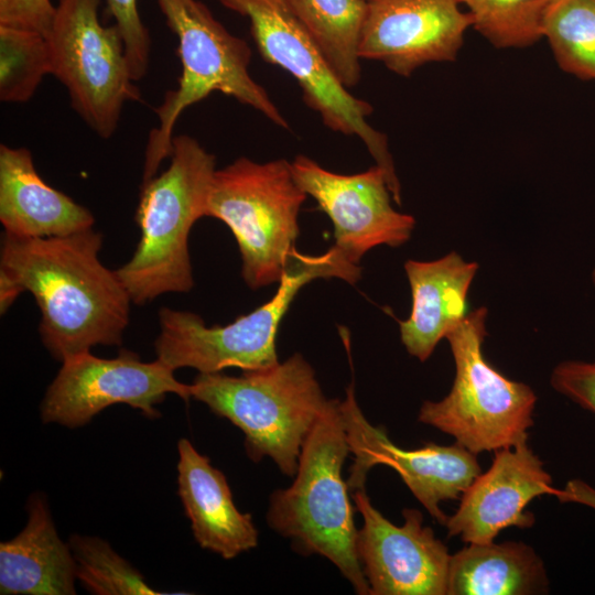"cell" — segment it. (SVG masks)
Returning <instances> with one entry per match:
<instances>
[{"label":"cell","instance_id":"484cf974","mask_svg":"<svg viewBox=\"0 0 595 595\" xmlns=\"http://www.w3.org/2000/svg\"><path fill=\"white\" fill-rule=\"evenodd\" d=\"M82 585L96 595H165L148 585L143 576L104 540L74 534L68 542Z\"/></svg>","mask_w":595,"mask_h":595},{"label":"cell","instance_id":"2e32d148","mask_svg":"<svg viewBox=\"0 0 595 595\" xmlns=\"http://www.w3.org/2000/svg\"><path fill=\"white\" fill-rule=\"evenodd\" d=\"M558 490L528 441L497 450L489 468L464 490L456 511L447 517V537L488 543L509 527L531 528L536 518L528 505Z\"/></svg>","mask_w":595,"mask_h":595},{"label":"cell","instance_id":"6da1fadb","mask_svg":"<svg viewBox=\"0 0 595 595\" xmlns=\"http://www.w3.org/2000/svg\"><path fill=\"white\" fill-rule=\"evenodd\" d=\"M102 238L94 228L44 238L2 235L0 275L34 296L42 343L61 363L97 345H121L129 324L132 301L99 259Z\"/></svg>","mask_w":595,"mask_h":595},{"label":"cell","instance_id":"d6986e66","mask_svg":"<svg viewBox=\"0 0 595 595\" xmlns=\"http://www.w3.org/2000/svg\"><path fill=\"white\" fill-rule=\"evenodd\" d=\"M0 221L20 237H57L94 228L89 209L50 186L26 148L0 145Z\"/></svg>","mask_w":595,"mask_h":595},{"label":"cell","instance_id":"8fae6325","mask_svg":"<svg viewBox=\"0 0 595 595\" xmlns=\"http://www.w3.org/2000/svg\"><path fill=\"white\" fill-rule=\"evenodd\" d=\"M171 367L160 359L142 361L138 354L122 349L115 358L84 351L67 357L41 402L43 423L83 426L104 409L128 404L145 416L158 418L169 393L187 401L190 385L178 381Z\"/></svg>","mask_w":595,"mask_h":595},{"label":"cell","instance_id":"f1b7e54d","mask_svg":"<svg viewBox=\"0 0 595 595\" xmlns=\"http://www.w3.org/2000/svg\"><path fill=\"white\" fill-rule=\"evenodd\" d=\"M55 8L51 0H0V25L35 31L47 37Z\"/></svg>","mask_w":595,"mask_h":595},{"label":"cell","instance_id":"603a6c76","mask_svg":"<svg viewBox=\"0 0 595 595\" xmlns=\"http://www.w3.org/2000/svg\"><path fill=\"white\" fill-rule=\"evenodd\" d=\"M543 37L559 67L583 80H595V0H556Z\"/></svg>","mask_w":595,"mask_h":595},{"label":"cell","instance_id":"9a60e30c","mask_svg":"<svg viewBox=\"0 0 595 595\" xmlns=\"http://www.w3.org/2000/svg\"><path fill=\"white\" fill-rule=\"evenodd\" d=\"M470 26L459 0H367L359 56L408 77L428 63L455 61Z\"/></svg>","mask_w":595,"mask_h":595},{"label":"cell","instance_id":"9c48e42d","mask_svg":"<svg viewBox=\"0 0 595 595\" xmlns=\"http://www.w3.org/2000/svg\"><path fill=\"white\" fill-rule=\"evenodd\" d=\"M218 1L249 19L251 34L262 57L296 79L304 102L320 115L327 128L356 136L364 142L376 164L383 170L393 201L401 205V185L388 139L367 121L372 106L351 95L342 84L289 1Z\"/></svg>","mask_w":595,"mask_h":595},{"label":"cell","instance_id":"5b68a950","mask_svg":"<svg viewBox=\"0 0 595 595\" xmlns=\"http://www.w3.org/2000/svg\"><path fill=\"white\" fill-rule=\"evenodd\" d=\"M190 389L192 398L242 431L251 461L268 456L289 477L295 476L302 445L331 400L299 353L239 377L199 372Z\"/></svg>","mask_w":595,"mask_h":595},{"label":"cell","instance_id":"e0dca14e","mask_svg":"<svg viewBox=\"0 0 595 595\" xmlns=\"http://www.w3.org/2000/svg\"><path fill=\"white\" fill-rule=\"evenodd\" d=\"M178 496L201 548L234 559L258 545L251 513L236 507L226 476L187 439L177 443Z\"/></svg>","mask_w":595,"mask_h":595},{"label":"cell","instance_id":"f546056e","mask_svg":"<svg viewBox=\"0 0 595 595\" xmlns=\"http://www.w3.org/2000/svg\"><path fill=\"white\" fill-rule=\"evenodd\" d=\"M556 497L561 502H574L595 510V488L582 479H571L563 489H559Z\"/></svg>","mask_w":595,"mask_h":595},{"label":"cell","instance_id":"4fadbf2b","mask_svg":"<svg viewBox=\"0 0 595 595\" xmlns=\"http://www.w3.org/2000/svg\"><path fill=\"white\" fill-rule=\"evenodd\" d=\"M291 166L299 186L333 223L334 247L348 262L359 266L371 248H396L410 239L415 219L392 207L386 174L377 164L361 173L339 174L298 155Z\"/></svg>","mask_w":595,"mask_h":595},{"label":"cell","instance_id":"3957f363","mask_svg":"<svg viewBox=\"0 0 595 595\" xmlns=\"http://www.w3.org/2000/svg\"><path fill=\"white\" fill-rule=\"evenodd\" d=\"M215 160L196 139L175 136L167 169L142 182L136 212L141 237L132 257L116 270L132 303L192 290L188 237L206 216Z\"/></svg>","mask_w":595,"mask_h":595},{"label":"cell","instance_id":"7402d4cb","mask_svg":"<svg viewBox=\"0 0 595 595\" xmlns=\"http://www.w3.org/2000/svg\"><path fill=\"white\" fill-rule=\"evenodd\" d=\"M335 75L347 87L361 76L359 44L367 0H288Z\"/></svg>","mask_w":595,"mask_h":595},{"label":"cell","instance_id":"30bf717a","mask_svg":"<svg viewBox=\"0 0 595 595\" xmlns=\"http://www.w3.org/2000/svg\"><path fill=\"white\" fill-rule=\"evenodd\" d=\"M99 0H58L47 35L52 74L71 104L100 138L116 131L123 105L138 100L125 44L116 24L104 26Z\"/></svg>","mask_w":595,"mask_h":595},{"label":"cell","instance_id":"d4e9b609","mask_svg":"<svg viewBox=\"0 0 595 595\" xmlns=\"http://www.w3.org/2000/svg\"><path fill=\"white\" fill-rule=\"evenodd\" d=\"M52 74L47 37L43 34L0 25V100L26 102L46 75Z\"/></svg>","mask_w":595,"mask_h":595},{"label":"cell","instance_id":"83f0119b","mask_svg":"<svg viewBox=\"0 0 595 595\" xmlns=\"http://www.w3.org/2000/svg\"><path fill=\"white\" fill-rule=\"evenodd\" d=\"M552 388L595 413V361L564 360L551 374Z\"/></svg>","mask_w":595,"mask_h":595},{"label":"cell","instance_id":"ffe728a7","mask_svg":"<svg viewBox=\"0 0 595 595\" xmlns=\"http://www.w3.org/2000/svg\"><path fill=\"white\" fill-rule=\"evenodd\" d=\"M26 510L23 530L0 543V594H76V561L56 531L44 496H30Z\"/></svg>","mask_w":595,"mask_h":595},{"label":"cell","instance_id":"4dcf8cb0","mask_svg":"<svg viewBox=\"0 0 595 595\" xmlns=\"http://www.w3.org/2000/svg\"><path fill=\"white\" fill-rule=\"evenodd\" d=\"M591 278H592V282H593V284L595 286V268L592 271Z\"/></svg>","mask_w":595,"mask_h":595},{"label":"cell","instance_id":"8992f818","mask_svg":"<svg viewBox=\"0 0 595 595\" xmlns=\"http://www.w3.org/2000/svg\"><path fill=\"white\" fill-rule=\"evenodd\" d=\"M158 4L177 37L182 72L177 87L167 91L155 109L159 125L145 145L143 182L155 176L161 163L170 158L178 117L212 93L232 97L289 129L267 90L251 77V51L244 40L227 31L198 0H158Z\"/></svg>","mask_w":595,"mask_h":595},{"label":"cell","instance_id":"5bb4252c","mask_svg":"<svg viewBox=\"0 0 595 595\" xmlns=\"http://www.w3.org/2000/svg\"><path fill=\"white\" fill-rule=\"evenodd\" d=\"M363 517L356 550L369 585V595H447L451 554L423 523L416 509L402 510L404 522L396 526L376 509L365 488L353 493Z\"/></svg>","mask_w":595,"mask_h":595},{"label":"cell","instance_id":"52a82bcc","mask_svg":"<svg viewBox=\"0 0 595 595\" xmlns=\"http://www.w3.org/2000/svg\"><path fill=\"white\" fill-rule=\"evenodd\" d=\"M486 320L482 306L448 332L445 339L455 364L452 388L440 401H424L418 415L476 455L528 441L538 400L530 386L507 378L486 359Z\"/></svg>","mask_w":595,"mask_h":595},{"label":"cell","instance_id":"cb8c5ba5","mask_svg":"<svg viewBox=\"0 0 595 595\" xmlns=\"http://www.w3.org/2000/svg\"><path fill=\"white\" fill-rule=\"evenodd\" d=\"M472 26L497 48H524L543 37L545 17L556 0H459Z\"/></svg>","mask_w":595,"mask_h":595},{"label":"cell","instance_id":"4316f807","mask_svg":"<svg viewBox=\"0 0 595 595\" xmlns=\"http://www.w3.org/2000/svg\"><path fill=\"white\" fill-rule=\"evenodd\" d=\"M106 2L122 37L132 79L138 82L147 75L151 45L149 31L139 14L138 0Z\"/></svg>","mask_w":595,"mask_h":595},{"label":"cell","instance_id":"277c9868","mask_svg":"<svg viewBox=\"0 0 595 595\" xmlns=\"http://www.w3.org/2000/svg\"><path fill=\"white\" fill-rule=\"evenodd\" d=\"M360 274L361 268L349 263L334 246L318 256L295 248L271 300L232 323L207 326L198 314L162 307L160 333L154 340L156 358L173 370L188 367L201 374L274 366L279 363L278 329L300 290L320 278H338L354 284Z\"/></svg>","mask_w":595,"mask_h":595},{"label":"cell","instance_id":"7a4b0ae2","mask_svg":"<svg viewBox=\"0 0 595 595\" xmlns=\"http://www.w3.org/2000/svg\"><path fill=\"white\" fill-rule=\"evenodd\" d=\"M342 401L331 399L300 454L292 485L270 496L269 527L302 555L331 561L359 595H369L356 550L357 529L343 466L350 453Z\"/></svg>","mask_w":595,"mask_h":595},{"label":"cell","instance_id":"44dd1931","mask_svg":"<svg viewBox=\"0 0 595 595\" xmlns=\"http://www.w3.org/2000/svg\"><path fill=\"white\" fill-rule=\"evenodd\" d=\"M548 589L542 559L523 542L467 543L451 555L447 595H533Z\"/></svg>","mask_w":595,"mask_h":595},{"label":"cell","instance_id":"7c38bea8","mask_svg":"<svg viewBox=\"0 0 595 595\" xmlns=\"http://www.w3.org/2000/svg\"><path fill=\"white\" fill-rule=\"evenodd\" d=\"M347 440L354 463L347 479L349 489L365 488L368 472L376 465L393 468L413 496L441 524L447 516L440 504L461 498L464 490L482 473L476 454L458 443H425L404 450L388 437L382 428L371 425L355 398L353 383L342 401Z\"/></svg>","mask_w":595,"mask_h":595},{"label":"cell","instance_id":"ba28073f","mask_svg":"<svg viewBox=\"0 0 595 595\" xmlns=\"http://www.w3.org/2000/svg\"><path fill=\"white\" fill-rule=\"evenodd\" d=\"M306 193L291 162L259 163L241 156L216 170L206 216L231 230L241 256V275L257 290L279 282L295 249L299 213Z\"/></svg>","mask_w":595,"mask_h":595},{"label":"cell","instance_id":"ac0fdd59","mask_svg":"<svg viewBox=\"0 0 595 595\" xmlns=\"http://www.w3.org/2000/svg\"><path fill=\"white\" fill-rule=\"evenodd\" d=\"M404 270L411 289V312L399 323L407 351L425 361L467 312V296L478 271L474 261L450 252L433 261L407 260Z\"/></svg>","mask_w":595,"mask_h":595}]
</instances>
